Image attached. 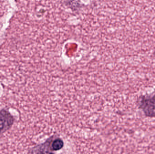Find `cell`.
I'll list each match as a JSON object with an SVG mask.
<instances>
[{"label": "cell", "instance_id": "obj_1", "mask_svg": "<svg viewBox=\"0 0 155 154\" xmlns=\"http://www.w3.org/2000/svg\"><path fill=\"white\" fill-rule=\"evenodd\" d=\"M139 107L147 116L155 117V96L142 97L139 101Z\"/></svg>", "mask_w": 155, "mask_h": 154}, {"label": "cell", "instance_id": "obj_2", "mask_svg": "<svg viewBox=\"0 0 155 154\" xmlns=\"http://www.w3.org/2000/svg\"><path fill=\"white\" fill-rule=\"evenodd\" d=\"M14 121V118L9 112L4 109L0 110V135L12 128Z\"/></svg>", "mask_w": 155, "mask_h": 154}, {"label": "cell", "instance_id": "obj_3", "mask_svg": "<svg viewBox=\"0 0 155 154\" xmlns=\"http://www.w3.org/2000/svg\"><path fill=\"white\" fill-rule=\"evenodd\" d=\"M63 146V142L60 139L54 140L52 144V149L53 151H58Z\"/></svg>", "mask_w": 155, "mask_h": 154}]
</instances>
